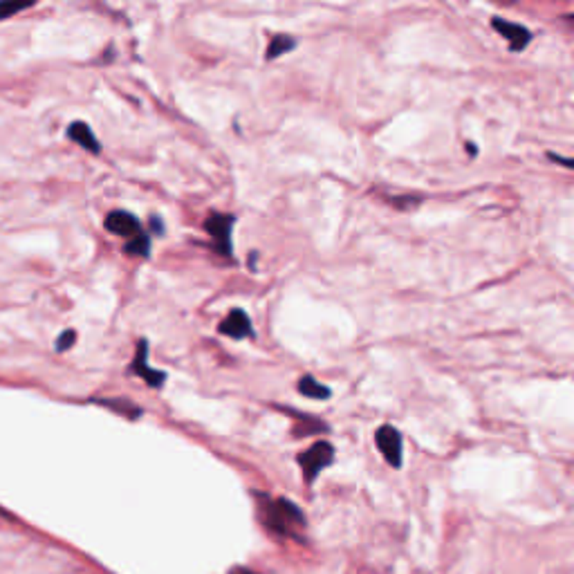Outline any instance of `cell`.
Segmentation results:
<instances>
[{
  "label": "cell",
  "instance_id": "cell-1",
  "mask_svg": "<svg viewBox=\"0 0 574 574\" xmlns=\"http://www.w3.org/2000/svg\"><path fill=\"white\" fill-rule=\"evenodd\" d=\"M256 498H258L260 518L270 532L289 536V534H294V527L305 525V516L301 514V509L292 501H285V498L272 501L262 493H256Z\"/></svg>",
  "mask_w": 574,
  "mask_h": 574
},
{
  "label": "cell",
  "instance_id": "cell-2",
  "mask_svg": "<svg viewBox=\"0 0 574 574\" xmlns=\"http://www.w3.org/2000/svg\"><path fill=\"white\" fill-rule=\"evenodd\" d=\"M334 460V449L330 442H317L314 446H309L305 453L299 456V464L303 469V478L307 483H314L317 476L328 467Z\"/></svg>",
  "mask_w": 574,
  "mask_h": 574
},
{
  "label": "cell",
  "instance_id": "cell-3",
  "mask_svg": "<svg viewBox=\"0 0 574 574\" xmlns=\"http://www.w3.org/2000/svg\"><path fill=\"white\" fill-rule=\"evenodd\" d=\"M234 222H236L234 215H227V213H211L205 222V229L211 236L215 250L225 256H231V247H234L231 245V229H234Z\"/></svg>",
  "mask_w": 574,
  "mask_h": 574
},
{
  "label": "cell",
  "instance_id": "cell-4",
  "mask_svg": "<svg viewBox=\"0 0 574 574\" xmlns=\"http://www.w3.org/2000/svg\"><path fill=\"white\" fill-rule=\"evenodd\" d=\"M375 440H377V446H379L381 456L386 458V462H389L391 467L399 469L401 467V453H404L401 451V449H404L401 446V433L391 424H384L377 431Z\"/></svg>",
  "mask_w": 574,
  "mask_h": 574
},
{
  "label": "cell",
  "instance_id": "cell-5",
  "mask_svg": "<svg viewBox=\"0 0 574 574\" xmlns=\"http://www.w3.org/2000/svg\"><path fill=\"white\" fill-rule=\"evenodd\" d=\"M491 25H493L496 32L509 41V50H514V52L525 50L527 45H530V41H532V32H530V29L518 25V23H509V21H505L501 16H496L491 21Z\"/></svg>",
  "mask_w": 574,
  "mask_h": 574
},
{
  "label": "cell",
  "instance_id": "cell-6",
  "mask_svg": "<svg viewBox=\"0 0 574 574\" xmlns=\"http://www.w3.org/2000/svg\"><path fill=\"white\" fill-rule=\"evenodd\" d=\"M146 354H148V341L142 339L137 344V354H135V362H133V370L137 372L139 377H142L148 386H153V389H158V386L164 384L166 375L162 370H153L146 362Z\"/></svg>",
  "mask_w": 574,
  "mask_h": 574
},
{
  "label": "cell",
  "instance_id": "cell-7",
  "mask_svg": "<svg viewBox=\"0 0 574 574\" xmlns=\"http://www.w3.org/2000/svg\"><path fill=\"white\" fill-rule=\"evenodd\" d=\"M106 229L111 231V234H115V236L133 238V236L139 234L142 225H139V220L128 211H111V213H108V218H106Z\"/></svg>",
  "mask_w": 574,
  "mask_h": 574
},
{
  "label": "cell",
  "instance_id": "cell-8",
  "mask_svg": "<svg viewBox=\"0 0 574 574\" xmlns=\"http://www.w3.org/2000/svg\"><path fill=\"white\" fill-rule=\"evenodd\" d=\"M220 332L231 337V339H245V337L254 334V328H252V321H250V317H247L245 309H231L227 319L220 323Z\"/></svg>",
  "mask_w": 574,
  "mask_h": 574
},
{
  "label": "cell",
  "instance_id": "cell-9",
  "mask_svg": "<svg viewBox=\"0 0 574 574\" xmlns=\"http://www.w3.org/2000/svg\"><path fill=\"white\" fill-rule=\"evenodd\" d=\"M68 137L72 139V142L79 144L81 148L90 150V153H99V150H101L99 139L95 137V133H92L90 126H88V123H83V121H74V123H70Z\"/></svg>",
  "mask_w": 574,
  "mask_h": 574
},
{
  "label": "cell",
  "instance_id": "cell-10",
  "mask_svg": "<svg viewBox=\"0 0 574 574\" xmlns=\"http://www.w3.org/2000/svg\"><path fill=\"white\" fill-rule=\"evenodd\" d=\"M299 391H301V395H305L309 399H328L330 397L328 386L319 384L312 375H303L299 379Z\"/></svg>",
  "mask_w": 574,
  "mask_h": 574
},
{
  "label": "cell",
  "instance_id": "cell-11",
  "mask_svg": "<svg viewBox=\"0 0 574 574\" xmlns=\"http://www.w3.org/2000/svg\"><path fill=\"white\" fill-rule=\"evenodd\" d=\"M297 48V41H294L292 36H285V34H276L272 41H270V45H267V61H272V58H278V56H283V54H287L289 50H294Z\"/></svg>",
  "mask_w": 574,
  "mask_h": 574
},
{
  "label": "cell",
  "instance_id": "cell-12",
  "mask_svg": "<svg viewBox=\"0 0 574 574\" xmlns=\"http://www.w3.org/2000/svg\"><path fill=\"white\" fill-rule=\"evenodd\" d=\"M148 250H150V238L146 234H137L133 236L126 247H123V252L128 256H139V258H146L148 256Z\"/></svg>",
  "mask_w": 574,
  "mask_h": 574
},
{
  "label": "cell",
  "instance_id": "cell-13",
  "mask_svg": "<svg viewBox=\"0 0 574 574\" xmlns=\"http://www.w3.org/2000/svg\"><path fill=\"white\" fill-rule=\"evenodd\" d=\"M99 404H103L108 409H115L119 415H128V417H139V413H142L135 404H130L128 399H101Z\"/></svg>",
  "mask_w": 574,
  "mask_h": 574
},
{
  "label": "cell",
  "instance_id": "cell-14",
  "mask_svg": "<svg viewBox=\"0 0 574 574\" xmlns=\"http://www.w3.org/2000/svg\"><path fill=\"white\" fill-rule=\"evenodd\" d=\"M27 7H32V3H23V0H3L0 3V21H5L9 16H14V14H19Z\"/></svg>",
  "mask_w": 574,
  "mask_h": 574
},
{
  "label": "cell",
  "instance_id": "cell-15",
  "mask_svg": "<svg viewBox=\"0 0 574 574\" xmlns=\"http://www.w3.org/2000/svg\"><path fill=\"white\" fill-rule=\"evenodd\" d=\"M74 339H76V332L74 330H66L63 334H61L56 339V350L58 352H63V350H70L74 346Z\"/></svg>",
  "mask_w": 574,
  "mask_h": 574
},
{
  "label": "cell",
  "instance_id": "cell-16",
  "mask_svg": "<svg viewBox=\"0 0 574 574\" xmlns=\"http://www.w3.org/2000/svg\"><path fill=\"white\" fill-rule=\"evenodd\" d=\"M548 158H550L552 162H556V164H563L565 168H572V162H570V160H565V158H558V155H554V153H550Z\"/></svg>",
  "mask_w": 574,
  "mask_h": 574
},
{
  "label": "cell",
  "instance_id": "cell-17",
  "mask_svg": "<svg viewBox=\"0 0 574 574\" xmlns=\"http://www.w3.org/2000/svg\"><path fill=\"white\" fill-rule=\"evenodd\" d=\"M229 574H258V572H254V570H250V568H242V565H236Z\"/></svg>",
  "mask_w": 574,
  "mask_h": 574
},
{
  "label": "cell",
  "instance_id": "cell-18",
  "mask_svg": "<svg viewBox=\"0 0 574 574\" xmlns=\"http://www.w3.org/2000/svg\"><path fill=\"white\" fill-rule=\"evenodd\" d=\"M150 227H153L155 234H162V231H164V225H160L158 218H150Z\"/></svg>",
  "mask_w": 574,
  "mask_h": 574
},
{
  "label": "cell",
  "instance_id": "cell-19",
  "mask_svg": "<svg viewBox=\"0 0 574 574\" xmlns=\"http://www.w3.org/2000/svg\"><path fill=\"white\" fill-rule=\"evenodd\" d=\"M467 148H469V153H471V155H476V153H478V150H476V146H473L471 142H467Z\"/></svg>",
  "mask_w": 574,
  "mask_h": 574
}]
</instances>
